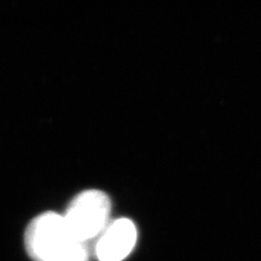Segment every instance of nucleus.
I'll use <instances>...</instances> for the list:
<instances>
[{"instance_id":"f257e3e1","label":"nucleus","mask_w":261,"mask_h":261,"mask_svg":"<svg viewBox=\"0 0 261 261\" xmlns=\"http://www.w3.org/2000/svg\"><path fill=\"white\" fill-rule=\"evenodd\" d=\"M24 244L34 261H88L87 244L79 241L62 215L47 211L29 223Z\"/></svg>"},{"instance_id":"f03ea898","label":"nucleus","mask_w":261,"mask_h":261,"mask_svg":"<svg viewBox=\"0 0 261 261\" xmlns=\"http://www.w3.org/2000/svg\"><path fill=\"white\" fill-rule=\"evenodd\" d=\"M111 199L99 190H86L71 200L62 215L71 233L82 243L97 239L110 222Z\"/></svg>"},{"instance_id":"7ed1b4c3","label":"nucleus","mask_w":261,"mask_h":261,"mask_svg":"<svg viewBox=\"0 0 261 261\" xmlns=\"http://www.w3.org/2000/svg\"><path fill=\"white\" fill-rule=\"evenodd\" d=\"M137 236L132 220L119 218L110 221L97 238L95 254L98 261H123L133 251Z\"/></svg>"}]
</instances>
